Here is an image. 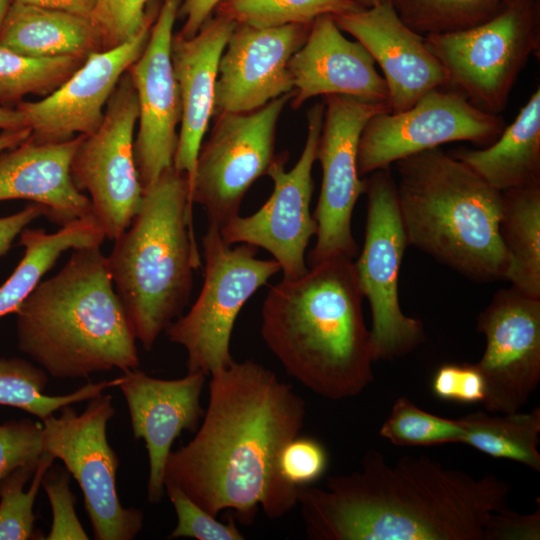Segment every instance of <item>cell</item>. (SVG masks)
<instances>
[{
    "instance_id": "6da1fadb",
    "label": "cell",
    "mask_w": 540,
    "mask_h": 540,
    "mask_svg": "<svg viewBox=\"0 0 540 540\" xmlns=\"http://www.w3.org/2000/svg\"><path fill=\"white\" fill-rule=\"evenodd\" d=\"M209 376L206 411L194 438L169 454L164 488H179L214 516L230 509L242 524L260 507L268 519L283 517L298 504V488L281 478L278 457L300 435L304 399L253 360Z\"/></svg>"
},
{
    "instance_id": "7a4b0ae2",
    "label": "cell",
    "mask_w": 540,
    "mask_h": 540,
    "mask_svg": "<svg viewBox=\"0 0 540 540\" xmlns=\"http://www.w3.org/2000/svg\"><path fill=\"white\" fill-rule=\"evenodd\" d=\"M360 469L299 487L305 531L314 540H483L492 512L506 507L510 486L475 477L426 455L394 465L369 449Z\"/></svg>"
},
{
    "instance_id": "3957f363",
    "label": "cell",
    "mask_w": 540,
    "mask_h": 540,
    "mask_svg": "<svg viewBox=\"0 0 540 540\" xmlns=\"http://www.w3.org/2000/svg\"><path fill=\"white\" fill-rule=\"evenodd\" d=\"M354 262L335 256L271 286L261 337L289 376L323 398L361 394L373 381L371 332Z\"/></svg>"
},
{
    "instance_id": "277c9868",
    "label": "cell",
    "mask_w": 540,
    "mask_h": 540,
    "mask_svg": "<svg viewBox=\"0 0 540 540\" xmlns=\"http://www.w3.org/2000/svg\"><path fill=\"white\" fill-rule=\"evenodd\" d=\"M14 314L19 350L55 378L139 366L137 339L101 245L72 249L62 269L40 281Z\"/></svg>"
},
{
    "instance_id": "5b68a950",
    "label": "cell",
    "mask_w": 540,
    "mask_h": 540,
    "mask_svg": "<svg viewBox=\"0 0 540 540\" xmlns=\"http://www.w3.org/2000/svg\"><path fill=\"white\" fill-rule=\"evenodd\" d=\"M395 163L409 245L471 279L506 280L510 260L499 234L502 192L439 147Z\"/></svg>"
},
{
    "instance_id": "8992f818",
    "label": "cell",
    "mask_w": 540,
    "mask_h": 540,
    "mask_svg": "<svg viewBox=\"0 0 540 540\" xmlns=\"http://www.w3.org/2000/svg\"><path fill=\"white\" fill-rule=\"evenodd\" d=\"M188 178L173 166L143 189L140 209L107 262L133 333L146 351L188 305L201 266Z\"/></svg>"
},
{
    "instance_id": "52a82bcc",
    "label": "cell",
    "mask_w": 540,
    "mask_h": 540,
    "mask_svg": "<svg viewBox=\"0 0 540 540\" xmlns=\"http://www.w3.org/2000/svg\"><path fill=\"white\" fill-rule=\"evenodd\" d=\"M424 37L449 86L477 108L498 114L529 58L540 51V0H512L473 28Z\"/></svg>"
},
{
    "instance_id": "ba28073f",
    "label": "cell",
    "mask_w": 540,
    "mask_h": 540,
    "mask_svg": "<svg viewBox=\"0 0 540 540\" xmlns=\"http://www.w3.org/2000/svg\"><path fill=\"white\" fill-rule=\"evenodd\" d=\"M202 247L205 275L200 294L165 333L172 343L185 349L188 372L209 376L234 361L230 341L238 314L281 267L275 259H258L255 246L226 244L213 224H208Z\"/></svg>"
},
{
    "instance_id": "9c48e42d",
    "label": "cell",
    "mask_w": 540,
    "mask_h": 540,
    "mask_svg": "<svg viewBox=\"0 0 540 540\" xmlns=\"http://www.w3.org/2000/svg\"><path fill=\"white\" fill-rule=\"evenodd\" d=\"M364 194L367 196L365 238L354 266L371 309L375 361H391L409 354L424 342V326L419 319L405 315L400 306L399 274L409 243L390 167L369 174Z\"/></svg>"
},
{
    "instance_id": "30bf717a",
    "label": "cell",
    "mask_w": 540,
    "mask_h": 540,
    "mask_svg": "<svg viewBox=\"0 0 540 540\" xmlns=\"http://www.w3.org/2000/svg\"><path fill=\"white\" fill-rule=\"evenodd\" d=\"M77 413L63 406L59 416L43 419V452L63 462L78 482L97 540H132L142 530L144 514L124 507L117 492L119 458L107 438L115 415L112 396L99 394Z\"/></svg>"
},
{
    "instance_id": "8fae6325",
    "label": "cell",
    "mask_w": 540,
    "mask_h": 540,
    "mask_svg": "<svg viewBox=\"0 0 540 540\" xmlns=\"http://www.w3.org/2000/svg\"><path fill=\"white\" fill-rule=\"evenodd\" d=\"M292 96L284 94L249 112L216 114L190 187V200L205 209L208 224L220 229L239 215L244 195L267 174L276 157L277 122Z\"/></svg>"
},
{
    "instance_id": "7c38bea8",
    "label": "cell",
    "mask_w": 540,
    "mask_h": 540,
    "mask_svg": "<svg viewBox=\"0 0 540 540\" xmlns=\"http://www.w3.org/2000/svg\"><path fill=\"white\" fill-rule=\"evenodd\" d=\"M138 115L137 95L126 72L106 104L100 126L83 136L71 161L73 182L89 193L109 240L129 227L143 199L134 157Z\"/></svg>"
},
{
    "instance_id": "4fadbf2b",
    "label": "cell",
    "mask_w": 540,
    "mask_h": 540,
    "mask_svg": "<svg viewBox=\"0 0 540 540\" xmlns=\"http://www.w3.org/2000/svg\"><path fill=\"white\" fill-rule=\"evenodd\" d=\"M324 102L315 103L307 112V137L303 151L289 171L287 154L276 156L267 175L274 188L269 199L249 216L237 215L220 228L228 245L248 244L268 251L283 272L293 279L308 271L305 252L317 224L310 212L314 189L312 168L322 130Z\"/></svg>"
},
{
    "instance_id": "5bb4252c",
    "label": "cell",
    "mask_w": 540,
    "mask_h": 540,
    "mask_svg": "<svg viewBox=\"0 0 540 540\" xmlns=\"http://www.w3.org/2000/svg\"><path fill=\"white\" fill-rule=\"evenodd\" d=\"M323 102L324 117L316 152L322 184L313 212L317 232L309 253L310 266L335 256L352 259L357 255L351 222L355 204L365 192V179L360 178L357 169L359 139L371 117L391 111L387 103L343 95L324 96Z\"/></svg>"
},
{
    "instance_id": "9a60e30c",
    "label": "cell",
    "mask_w": 540,
    "mask_h": 540,
    "mask_svg": "<svg viewBox=\"0 0 540 540\" xmlns=\"http://www.w3.org/2000/svg\"><path fill=\"white\" fill-rule=\"evenodd\" d=\"M444 88L430 90L407 110L380 112L369 119L358 144L360 177L442 144L496 140L505 120L475 107L457 89Z\"/></svg>"
},
{
    "instance_id": "2e32d148",
    "label": "cell",
    "mask_w": 540,
    "mask_h": 540,
    "mask_svg": "<svg viewBox=\"0 0 540 540\" xmlns=\"http://www.w3.org/2000/svg\"><path fill=\"white\" fill-rule=\"evenodd\" d=\"M477 329L486 340L475 363L485 380V410L520 411L540 381V298L500 289L479 314Z\"/></svg>"
},
{
    "instance_id": "e0dca14e",
    "label": "cell",
    "mask_w": 540,
    "mask_h": 540,
    "mask_svg": "<svg viewBox=\"0 0 540 540\" xmlns=\"http://www.w3.org/2000/svg\"><path fill=\"white\" fill-rule=\"evenodd\" d=\"M181 0H163L148 42L128 68L139 115L134 157L143 189L173 166L181 121V100L171 61L173 27Z\"/></svg>"
},
{
    "instance_id": "ac0fdd59",
    "label": "cell",
    "mask_w": 540,
    "mask_h": 540,
    "mask_svg": "<svg viewBox=\"0 0 540 540\" xmlns=\"http://www.w3.org/2000/svg\"><path fill=\"white\" fill-rule=\"evenodd\" d=\"M157 14L126 42L91 53L84 63L54 92L35 102L22 101L16 108L37 143L67 141L96 131L106 104L120 78L143 52Z\"/></svg>"
},
{
    "instance_id": "d6986e66",
    "label": "cell",
    "mask_w": 540,
    "mask_h": 540,
    "mask_svg": "<svg viewBox=\"0 0 540 540\" xmlns=\"http://www.w3.org/2000/svg\"><path fill=\"white\" fill-rule=\"evenodd\" d=\"M311 25L234 27L219 61L214 115L256 110L293 91L288 64Z\"/></svg>"
},
{
    "instance_id": "ffe728a7",
    "label": "cell",
    "mask_w": 540,
    "mask_h": 540,
    "mask_svg": "<svg viewBox=\"0 0 540 540\" xmlns=\"http://www.w3.org/2000/svg\"><path fill=\"white\" fill-rule=\"evenodd\" d=\"M201 372L166 380L136 369L124 372L120 388L129 411L135 439H142L148 453L147 498L157 504L164 496V470L174 441L184 432H195L204 415L201 396L206 382Z\"/></svg>"
},
{
    "instance_id": "44dd1931",
    "label": "cell",
    "mask_w": 540,
    "mask_h": 540,
    "mask_svg": "<svg viewBox=\"0 0 540 540\" xmlns=\"http://www.w3.org/2000/svg\"><path fill=\"white\" fill-rule=\"evenodd\" d=\"M332 17L381 68L391 112L407 110L430 90L449 86L444 67L424 37L400 18L392 2Z\"/></svg>"
},
{
    "instance_id": "7402d4cb",
    "label": "cell",
    "mask_w": 540,
    "mask_h": 540,
    "mask_svg": "<svg viewBox=\"0 0 540 540\" xmlns=\"http://www.w3.org/2000/svg\"><path fill=\"white\" fill-rule=\"evenodd\" d=\"M375 64L360 42L343 35L331 15L320 16L288 64L293 82L291 106L297 109L320 95L389 104L386 82Z\"/></svg>"
},
{
    "instance_id": "603a6c76",
    "label": "cell",
    "mask_w": 540,
    "mask_h": 540,
    "mask_svg": "<svg viewBox=\"0 0 540 540\" xmlns=\"http://www.w3.org/2000/svg\"><path fill=\"white\" fill-rule=\"evenodd\" d=\"M235 26L232 19L215 13L194 36L176 33L172 37L171 61L182 108L173 167L187 176L189 190L214 115L219 61Z\"/></svg>"
},
{
    "instance_id": "cb8c5ba5",
    "label": "cell",
    "mask_w": 540,
    "mask_h": 540,
    "mask_svg": "<svg viewBox=\"0 0 540 540\" xmlns=\"http://www.w3.org/2000/svg\"><path fill=\"white\" fill-rule=\"evenodd\" d=\"M83 136L54 143L28 138L0 152V201L26 199L38 203L46 209L45 216L60 226L95 214L89 197L78 190L70 172Z\"/></svg>"
},
{
    "instance_id": "d4e9b609",
    "label": "cell",
    "mask_w": 540,
    "mask_h": 540,
    "mask_svg": "<svg viewBox=\"0 0 540 540\" xmlns=\"http://www.w3.org/2000/svg\"><path fill=\"white\" fill-rule=\"evenodd\" d=\"M450 155L500 192L540 185V87L489 146Z\"/></svg>"
},
{
    "instance_id": "484cf974",
    "label": "cell",
    "mask_w": 540,
    "mask_h": 540,
    "mask_svg": "<svg viewBox=\"0 0 540 540\" xmlns=\"http://www.w3.org/2000/svg\"><path fill=\"white\" fill-rule=\"evenodd\" d=\"M0 46L30 57L87 58L103 50L91 18L15 1L0 26Z\"/></svg>"
},
{
    "instance_id": "4316f807",
    "label": "cell",
    "mask_w": 540,
    "mask_h": 540,
    "mask_svg": "<svg viewBox=\"0 0 540 540\" xmlns=\"http://www.w3.org/2000/svg\"><path fill=\"white\" fill-rule=\"evenodd\" d=\"M19 238L24 255L0 286V318L16 312L62 253L69 249L102 245L106 235L94 214L60 226L54 233L25 228Z\"/></svg>"
},
{
    "instance_id": "83f0119b",
    "label": "cell",
    "mask_w": 540,
    "mask_h": 540,
    "mask_svg": "<svg viewBox=\"0 0 540 540\" xmlns=\"http://www.w3.org/2000/svg\"><path fill=\"white\" fill-rule=\"evenodd\" d=\"M499 234L510 260L506 280L540 298V185L502 192Z\"/></svg>"
},
{
    "instance_id": "f1b7e54d",
    "label": "cell",
    "mask_w": 540,
    "mask_h": 540,
    "mask_svg": "<svg viewBox=\"0 0 540 540\" xmlns=\"http://www.w3.org/2000/svg\"><path fill=\"white\" fill-rule=\"evenodd\" d=\"M464 428L462 444L493 458L520 463L540 471V408L529 412L476 411L458 418Z\"/></svg>"
},
{
    "instance_id": "f546056e",
    "label": "cell",
    "mask_w": 540,
    "mask_h": 540,
    "mask_svg": "<svg viewBox=\"0 0 540 540\" xmlns=\"http://www.w3.org/2000/svg\"><path fill=\"white\" fill-rule=\"evenodd\" d=\"M47 382L46 372L32 362L16 357H0V405L24 410L41 421L63 406L89 400L107 388L118 387L121 377L89 382L63 395L46 394Z\"/></svg>"
},
{
    "instance_id": "4dcf8cb0",
    "label": "cell",
    "mask_w": 540,
    "mask_h": 540,
    "mask_svg": "<svg viewBox=\"0 0 540 540\" xmlns=\"http://www.w3.org/2000/svg\"><path fill=\"white\" fill-rule=\"evenodd\" d=\"M77 56L30 57L0 46V105L18 104L30 94L47 96L85 61Z\"/></svg>"
},
{
    "instance_id": "1f68e13d",
    "label": "cell",
    "mask_w": 540,
    "mask_h": 540,
    "mask_svg": "<svg viewBox=\"0 0 540 540\" xmlns=\"http://www.w3.org/2000/svg\"><path fill=\"white\" fill-rule=\"evenodd\" d=\"M512 0H392L400 18L422 36L467 30L496 16Z\"/></svg>"
},
{
    "instance_id": "d6a6232c",
    "label": "cell",
    "mask_w": 540,
    "mask_h": 540,
    "mask_svg": "<svg viewBox=\"0 0 540 540\" xmlns=\"http://www.w3.org/2000/svg\"><path fill=\"white\" fill-rule=\"evenodd\" d=\"M361 9L352 0H223L214 13L237 24L269 28L311 25L320 16H337Z\"/></svg>"
},
{
    "instance_id": "836d02e7",
    "label": "cell",
    "mask_w": 540,
    "mask_h": 540,
    "mask_svg": "<svg viewBox=\"0 0 540 540\" xmlns=\"http://www.w3.org/2000/svg\"><path fill=\"white\" fill-rule=\"evenodd\" d=\"M55 458L39 459L14 469L0 482V540H27L35 535L34 503Z\"/></svg>"
},
{
    "instance_id": "e575fe53",
    "label": "cell",
    "mask_w": 540,
    "mask_h": 540,
    "mask_svg": "<svg viewBox=\"0 0 540 540\" xmlns=\"http://www.w3.org/2000/svg\"><path fill=\"white\" fill-rule=\"evenodd\" d=\"M379 435L396 446H431L461 443L464 428L459 419L426 412L406 397L394 402Z\"/></svg>"
},
{
    "instance_id": "d590c367",
    "label": "cell",
    "mask_w": 540,
    "mask_h": 540,
    "mask_svg": "<svg viewBox=\"0 0 540 540\" xmlns=\"http://www.w3.org/2000/svg\"><path fill=\"white\" fill-rule=\"evenodd\" d=\"M150 0H97L91 20L96 26L103 50L133 38L158 13L159 5Z\"/></svg>"
},
{
    "instance_id": "8d00e7d4",
    "label": "cell",
    "mask_w": 540,
    "mask_h": 540,
    "mask_svg": "<svg viewBox=\"0 0 540 540\" xmlns=\"http://www.w3.org/2000/svg\"><path fill=\"white\" fill-rule=\"evenodd\" d=\"M165 492L172 503L177 525L169 538H194L197 540H244V534L236 525L231 514L226 523L196 504L182 490L176 487H165Z\"/></svg>"
},
{
    "instance_id": "74e56055",
    "label": "cell",
    "mask_w": 540,
    "mask_h": 540,
    "mask_svg": "<svg viewBox=\"0 0 540 540\" xmlns=\"http://www.w3.org/2000/svg\"><path fill=\"white\" fill-rule=\"evenodd\" d=\"M329 455L316 438L296 436L287 442L278 457V472L289 485L299 488L312 485L326 472Z\"/></svg>"
},
{
    "instance_id": "f35d334b",
    "label": "cell",
    "mask_w": 540,
    "mask_h": 540,
    "mask_svg": "<svg viewBox=\"0 0 540 540\" xmlns=\"http://www.w3.org/2000/svg\"><path fill=\"white\" fill-rule=\"evenodd\" d=\"M42 486L52 510V524L46 540H87L75 510L76 497L70 489V476L62 468H49Z\"/></svg>"
},
{
    "instance_id": "ab89813d",
    "label": "cell",
    "mask_w": 540,
    "mask_h": 540,
    "mask_svg": "<svg viewBox=\"0 0 540 540\" xmlns=\"http://www.w3.org/2000/svg\"><path fill=\"white\" fill-rule=\"evenodd\" d=\"M42 423L30 419L0 424V482L14 469L43 453Z\"/></svg>"
},
{
    "instance_id": "60d3db41",
    "label": "cell",
    "mask_w": 540,
    "mask_h": 540,
    "mask_svg": "<svg viewBox=\"0 0 540 540\" xmlns=\"http://www.w3.org/2000/svg\"><path fill=\"white\" fill-rule=\"evenodd\" d=\"M431 391L439 399L463 404L482 403L485 380L476 364H444L433 374Z\"/></svg>"
},
{
    "instance_id": "b9f144b4",
    "label": "cell",
    "mask_w": 540,
    "mask_h": 540,
    "mask_svg": "<svg viewBox=\"0 0 540 540\" xmlns=\"http://www.w3.org/2000/svg\"><path fill=\"white\" fill-rule=\"evenodd\" d=\"M540 505L530 514L506 507L491 513L483 528V540H539Z\"/></svg>"
},
{
    "instance_id": "7bdbcfd3",
    "label": "cell",
    "mask_w": 540,
    "mask_h": 540,
    "mask_svg": "<svg viewBox=\"0 0 540 540\" xmlns=\"http://www.w3.org/2000/svg\"><path fill=\"white\" fill-rule=\"evenodd\" d=\"M46 214V209L35 202H31L19 212L0 217V257L11 248L13 241L27 226Z\"/></svg>"
},
{
    "instance_id": "ee69618b",
    "label": "cell",
    "mask_w": 540,
    "mask_h": 540,
    "mask_svg": "<svg viewBox=\"0 0 540 540\" xmlns=\"http://www.w3.org/2000/svg\"><path fill=\"white\" fill-rule=\"evenodd\" d=\"M223 0H181L178 17L184 23L179 34L189 38L194 36L203 24L214 14L215 9Z\"/></svg>"
},
{
    "instance_id": "f6af8a7d",
    "label": "cell",
    "mask_w": 540,
    "mask_h": 540,
    "mask_svg": "<svg viewBox=\"0 0 540 540\" xmlns=\"http://www.w3.org/2000/svg\"><path fill=\"white\" fill-rule=\"evenodd\" d=\"M15 2L73 13L91 18L97 0H12Z\"/></svg>"
},
{
    "instance_id": "bcb514c9",
    "label": "cell",
    "mask_w": 540,
    "mask_h": 540,
    "mask_svg": "<svg viewBox=\"0 0 540 540\" xmlns=\"http://www.w3.org/2000/svg\"><path fill=\"white\" fill-rule=\"evenodd\" d=\"M30 135L29 127L3 130L0 133V152L18 146L26 141Z\"/></svg>"
},
{
    "instance_id": "7dc6e473",
    "label": "cell",
    "mask_w": 540,
    "mask_h": 540,
    "mask_svg": "<svg viewBox=\"0 0 540 540\" xmlns=\"http://www.w3.org/2000/svg\"><path fill=\"white\" fill-rule=\"evenodd\" d=\"M27 127L22 113L17 109L0 105V129H18Z\"/></svg>"
},
{
    "instance_id": "c3c4849f",
    "label": "cell",
    "mask_w": 540,
    "mask_h": 540,
    "mask_svg": "<svg viewBox=\"0 0 540 540\" xmlns=\"http://www.w3.org/2000/svg\"><path fill=\"white\" fill-rule=\"evenodd\" d=\"M354 3H356L358 6H360L363 9L374 7L386 2H391L392 0H352Z\"/></svg>"
},
{
    "instance_id": "681fc988",
    "label": "cell",
    "mask_w": 540,
    "mask_h": 540,
    "mask_svg": "<svg viewBox=\"0 0 540 540\" xmlns=\"http://www.w3.org/2000/svg\"><path fill=\"white\" fill-rule=\"evenodd\" d=\"M12 0H0V26L3 22V19L7 13V10L11 4Z\"/></svg>"
}]
</instances>
